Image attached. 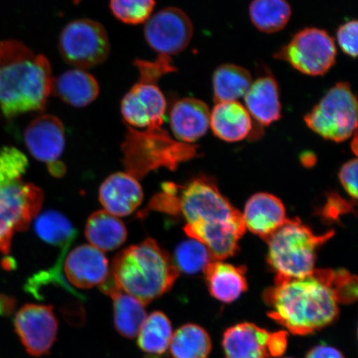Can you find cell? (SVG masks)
<instances>
[{
    "instance_id": "obj_1",
    "label": "cell",
    "mask_w": 358,
    "mask_h": 358,
    "mask_svg": "<svg viewBox=\"0 0 358 358\" xmlns=\"http://www.w3.org/2000/svg\"><path fill=\"white\" fill-rule=\"evenodd\" d=\"M157 211L182 216L185 231L204 245L213 261L234 256L245 231L243 214L219 191L212 179L199 177L185 186L167 182L141 213Z\"/></svg>"
},
{
    "instance_id": "obj_2",
    "label": "cell",
    "mask_w": 358,
    "mask_h": 358,
    "mask_svg": "<svg viewBox=\"0 0 358 358\" xmlns=\"http://www.w3.org/2000/svg\"><path fill=\"white\" fill-rule=\"evenodd\" d=\"M335 271L317 270L302 278L276 275L275 285L264 294L268 315L291 334L319 332L338 319L334 289Z\"/></svg>"
},
{
    "instance_id": "obj_3",
    "label": "cell",
    "mask_w": 358,
    "mask_h": 358,
    "mask_svg": "<svg viewBox=\"0 0 358 358\" xmlns=\"http://www.w3.org/2000/svg\"><path fill=\"white\" fill-rule=\"evenodd\" d=\"M52 82L46 57L16 40L0 42V110L6 118L43 110Z\"/></svg>"
},
{
    "instance_id": "obj_4",
    "label": "cell",
    "mask_w": 358,
    "mask_h": 358,
    "mask_svg": "<svg viewBox=\"0 0 358 358\" xmlns=\"http://www.w3.org/2000/svg\"><path fill=\"white\" fill-rule=\"evenodd\" d=\"M178 275L169 252L151 238L116 255L110 273L116 288L145 306L171 289Z\"/></svg>"
},
{
    "instance_id": "obj_5",
    "label": "cell",
    "mask_w": 358,
    "mask_h": 358,
    "mask_svg": "<svg viewBox=\"0 0 358 358\" xmlns=\"http://www.w3.org/2000/svg\"><path fill=\"white\" fill-rule=\"evenodd\" d=\"M29 161L16 148L0 150V252H10L12 239L16 231L28 229L38 216L43 201V192L22 177Z\"/></svg>"
},
{
    "instance_id": "obj_6",
    "label": "cell",
    "mask_w": 358,
    "mask_h": 358,
    "mask_svg": "<svg viewBox=\"0 0 358 358\" xmlns=\"http://www.w3.org/2000/svg\"><path fill=\"white\" fill-rule=\"evenodd\" d=\"M122 150L124 168L136 179L160 168L176 170L181 163L198 156L196 145L173 140L162 127L145 131L128 127Z\"/></svg>"
},
{
    "instance_id": "obj_7",
    "label": "cell",
    "mask_w": 358,
    "mask_h": 358,
    "mask_svg": "<svg viewBox=\"0 0 358 358\" xmlns=\"http://www.w3.org/2000/svg\"><path fill=\"white\" fill-rule=\"evenodd\" d=\"M334 236V231L317 235L299 219H287L266 240L268 262L277 275L302 278L315 270L316 252Z\"/></svg>"
},
{
    "instance_id": "obj_8",
    "label": "cell",
    "mask_w": 358,
    "mask_h": 358,
    "mask_svg": "<svg viewBox=\"0 0 358 358\" xmlns=\"http://www.w3.org/2000/svg\"><path fill=\"white\" fill-rule=\"evenodd\" d=\"M313 132L325 140L343 142L357 132V101L350 85L338 83L304 116Z\"/></svg>"
},
{
    "instance_id": "obj_9",
    "label": "cell",
    "mask_w": 358,
    "mask_h": 358,
    "mask_svg": "<svg viewBox=\"0 0 358 358\" xmlns=\"http://www.w3.org/2000/svg\"><path fill=\"white\" fill-rule=\"evenodd\" d=\"M337 56L334 40L325 30L303 29L275 53L299 73L320 77L332 69Z\"/></svg>"
},
{
    "instance_id": "obj_10",
    "label": "cell",
    "mask_w": 358,
    "mask_h": 358,
    "mask_svg": "<svg viewBox=\"0 0 358 358\" xmlns=\"http://www.w3.org/2000/svg\"><path fill=\"white\" fill-rule=\"evenodd\" d=\"M59 50L66 64L87 70L103 64L108 57V34L100 22L87 19L75 20L62 31Z\"/></svg>"
},
{
    "instance_id": "obj_11",
    "label": "cell",
    "mask_w": 358,
    "mask_h": 358,
    "mask_svg": "<svg viewBox=\"0 0 358 358\" xmlns=\"http://www.w3.org/2000/svg\"><path fill=\"white\" fill-rule=\"evenodd\" d=\"M144 34L149 46L160 55L171 57L189 46L194 26L185 11L176 7L163 8L145 22Z\"/></svg>"
},
{
    "instance_id": "obj_12",
    "label": "cell",
    "mask_w": 358,
    "mask_h": 358,
    "mask_svg": "<svg viewBox=\"0 0 358 358\" xmlns=\"http://www.w3.org/2000/svg\"><path fill=\"white\" fill-rule=\"evenodd\" d=\"M15 332L31 356L46 355L57 338L58 322L52 306L29 303L15 317Z\"/></svg>"
},
{
    "instance_id": "obj_13",
    "label": "cell",
    "mask_w": 358,
    "mask_h": 358,
    "mask_svg": "<svg viewBox=\"0 0 358 358\" xmlns=\"http://www.w3.org/2000/svg\"><path fill=\"white\" fill-rule=\"evenodd\" d=\"M167 101L158 83L138 80L125 94L120 110L128 127L147 129L162 127Z\"/></svg>"
},
{
    "instance_id": "obj_14",
    "label": "cell",
    "mask_w": 358,
    "mask_h": 358,
    "mask_svg": "<svg viewBox=\"0 0 358 358\" xmlns=\"http://www.w3.org/2000/svg\"><path fill=\"white\" fill-rule=\"evenodd\" d=\"M24 141L36 159L48 165L55 163L65 148L64 124L55 115H40L25 129Z\"/></svg>"
},
{
    "instance_id": "obj_15",
    "label": "cell",
    "mask_w": 358,
    "mask_h": 358,
    "mask_svg": "<svg viewBox=\"0 0 358 358\" xmlns=\"http://www.w3.org/2000/svg\"><path fill=\"white\" fill-rule=\"evenodd\" d=\"M64 271L70 283L80 289L101 286L110 273L104 253L92 245H80L71 252L66 259Z\"/></svg>"
},
{
    "instance_id": "obj_16",
    "label": "cell",
    "mask_w": 358,
    "mask_h": 358,
    "mask_svg": "<svg viewBox=\"0 0 358 358\" xmlns=\"http://www.w3.org/2000/svg\"><path fill=\"white\" fill-rule=\"evenodd\" d=\"M272 333L252 323L228 328L222 337L225 358H271Z\"/></svg>"
},
{
    "instance_id": "obj_17",
    "label": "cell",
    "mask_w": 358,
    "mask_h": 358,
    "mask_svg": "<svg viewBox=\"0 0 358 358\" xmlns=\"http://www.w3.org/2000/svg\"><path fill=\"white\" fill-rule=\"evenodd\" d=\"M209 107L203 101L187 97L178 101L170 111L169 122L178 141L191 144L205 136L210 127Z\"/></svg>"
},
{
    "instance_id": "obj_18",
    "label": "cell",
    "mask_w": 358,
    "mask_h": 358,
    "mask_svg": "<svg viewBox=\"0 0 358 358\" xmlns=\"http://www.w3.org/2000/svg\"><path fill=\"white\" fill-rule=\"evenodd\" d=\"M99 198L105 211L115 217H125L141 205L144 194L136 178L127 173H116L102 183Z\"/></svg>"
},
{
    "instance_id": "obj_19",
    "label": "cell",
    "mask_w": 358,
    "mask_h": 358,
    "mask_svg": "<svg viewBox=\"0 0 358 358\" xmlns=\"http://www.w3.org/2000/svg\"><path fill=\"white\" fill-rule=\"evenodd\" d=\"M243 214L245 229L266 240L287 221L285 206L277 196L259 192L250 198Z\"/></svg>"
},
{
    "instance_id": "obj_20",
    "label": "cell",
    "mask_w": 358,
    "mask_h": 358,
    "mask_svg": "<svg viewBox=\"0 0 358 358\" xmlns=\"http://www.w3.org/2000/svg\"><path fill=\"white\" fill-rule=\"evenodd\" d=\"M244 99L250 116L264 127H268L280 119L279 85L272 76H264L252 82Z\"/></svg>"
},
{
    "instance_id": "obj_21",
    "label": "cell",
    "mask_w": 358,
    "mask_h": 358,
    "mask_svg": "<svg viewBox=\"0 0 358 358\" xmlns=\"http://www.w3.org/2000/svg\"><path fill=\"white\" fill-rule=\"evenodd\" d=\"M210 127L220 140L241 141L252 132V116L239 101L217 102L210 115Z\"/></svg>"
},
{
    "instance_id": "obj_22",
    "label": "cell",
    "mask_w": 358,
    "mask_h": 358,
    "mask_svg": "<svg viewBox=\"0 0 358 358\" xmlns=\"http://www.w3.org/2000/svg\"><path fill=\"white\" fill-rule=\"evenodd\" d=\"M210 294L217 301L232 303L248 289L244 267L213 261L204 268Z\"/></svg>"
},
{
    "instance_id": "obj_23",
    "label": "cell",
    "mask_w": 358,
    "mask_h": 358,
    "mask_svg": "<svg viewBox=\"0 0 358 358\" xmlns=\"http://www.w3.org/2000/svg\"><path fill=\"white\" fill-rule=\"evenodd\" d=\"M97 80L86 70L71 69L53 79L52 93L74 107L87 106L99 96Z\"/></svg>"
},
{
    "instance_id": "obj_24",
    "label": "cell",
    "mask_w": 358,
    "mask_h": 358,
    "mask_svg": "<svg viewBox=\"0 0 358 358\" xmlns=\"http://www.w3.org/2000/svg\"><path fill=\"white\" fill-rule=\"evenodd\" d=\"M85 234L89 243L102 252L120 248L127 238L124 224L117 217L102 210L89 217Z\"/></svg>"
},
{
    "instance_id": "obj_25",
    "label": "cell",
    "mask_w": 358,
    "mask_h": 358,
    "mask_svg": "<svg viewBox=\"0 0 358 358\" xmlns=\"http://www.w3.org/2000/svg\"><path fill=\"white\" fill-rule=\"evenodd\" d=\"M106 294L113 301L116 330L124 338H136L147 317L144 304L116 287L111 288Z\"/></svg>"
},
{
    "instance_id": "obj_26",
    "label": "cell",
    "mask_w": 358,
    "mask_h": 358,
    "mask_svg": "<svg viewBox=\"0 0 358 358\" xmlns=\"http://www.w3.org/2000/svg\"><path fill=\"white\" fill-rule=\"evenodd\" d=\"M252 82L250 71L243 66L227 64L217 67L213 77L215 101H237L245 95Z\"/></svg>"
},
{
    "instance_id": "obj_27",
    "label": "cell",
    "mask_w": 358,
    "mask_h": 358,
    "mask_svg": "<svg viewBox=\"0 0 358 358\" xmlns=\"http://www.w3.org/2000/svg\"><path fill=\"white\" fill-rule=\"evenodd\" d=\"M213 343L208 331L195 324H187L173 334L169 351L173 358H208Z\"/></svg>"
},
{
    "instance_id": "obj_28",
    "label": "cell",
    "mask_w": 358,
    "mask_h": 358,
    "mask_svg": "<svg viewBox=\"0 0 358 358\" xmlns=\"http://www.w3.org/2000/svg\"><path fill=\"white\" fill-rule=\"evenodd\" d=\"M249 15L259 31L275 34L288 24L292 10L287 0H252Z\"/></svg>"
},
{
    "instance_id": "obj_29",
    "label": "cell",
    "mask_w": 358,
    "mask_h": 358,
    "mask_svg": "<svg viewBox=\"0 0 358 358\" xmlns=\"http://www.w3.org/2000/svg\"><path fill=\"white\" fill-rule=\"evenodd\" d=\"M138 335L141 350L149 355H164L173 337L171 322L163 312H154L146 317Z\"/></svg>"
},
{
    "instance_id": "obj_30",
    "label": "cell",
    "mask_w": 358,
    "mask_h": 358,
    "mask_svg": "<svg viewBox=\"0 0 358 358\" xmlns=\"http://www.w3.org/2000/svg\"><path fill=\"white\" fill-rule=\"evenodd\" d=\"M36 234L45 243L69 249L77 236L73 224L64 214L52 211L44 212L37 217L34 224Z\"/></svg>"
},
{
    "instance_id": "obj_31",
    "label": "cell",
    "mask_w": 358,
    "mask_h": 358,
    "mask_svg": "<svg viewBox=\"0 0 358 358\" xmlns=\"http://www.w3.org/2000/svg\"><path fill=\"white\" fill-rule=\"evenodd\" d=\"M174 264L179 271L187 274H196L204 271L206 266L213 262L211 255L206 246L199 241L190 239L179 245L174 254Z\"/></svg>"
},
{
    "instance_id": "obj_32",
    "label": "cell",
    "mask_w": 358,
    "mask_h": 358,
    "mask_svg": "<svg viewBox=\"0 0 358 358\" xmlns=\"http://www.w3.org/2000/svg\"><path fill=\"white\" fill-rule=\"evenodd\" d=\"M155 0H110V8L116 19L127 24H140L150 19Z\"/></svg>"
},
{
    "instance_id": "obj_33",
    "label": "cell",
    "mask_w": 358,
    "mask_h": 358,
    "mask_svg": "<svg viewBox=\"0 0 358 358\" xmlns=\"http://www.w3.org/2000/svg\"><path fill=\"white\" fill-rule=\"evenodd\" d=\"M134 66L137 67L140 78L138 80H148L158 83L163 76L177 71L172 64L171 57L160 55L153 62L136 60Z\"/></svg>"
},
{
    "instance_id": "obj_34",
    "label": "cell",
    "mask_w": 358,
    "mask_h": 358,
    "mask_svg": "<svg viewBox=\"0 0 358 358\" xmlns=\"http://www.w3.org/2000/svg\"><path fill=\"white\" fill-rule=\"evenodd\" d=\"M334 289L338 303H352L357 297V280L347 271H335Z\"/></svg>"
},
{
    "instance_id": "obj_35",
    "label": "cell",
    "mask_w": 358,
    "mask_h": 358,
    "mask_svg": "<svg viewBox=\"0 0 358 358\" xmlns=\"http://www.w3.org/2000/svg\"><path fill=\"white\" fill-rule=\"evenodd\" d=\"M357 29L356 20H350L339 27L337 41L342 51L349 57H357Z\"/></svg>"
},
{
    "instance_id": "obj_36",
    "label": "cell",
    "mask_w": 358,
    "mask_h": 358,
    "mask_svg": "<svg viewBox=\"0 0 358 358\" xmlns=\"http://www.w3.org/2000/svg\"><path fill=\"white\" fill-rule=\"evenodd\" d=\"M340 182L352 198H357V159H353L343 165L339 173Z\"/></svg>"
},
{
    "instance_id": "obj_37",
    "label": "cell",
    "mask_w": 358,
    "mask_h": 358,
    "mask_svg": "<svg viewBox=\"0 0 358 358\" xmlns=\"http://www.w3.org/2000/svg\"><path fill=\"white\" fill-rule=\"evenodd\" d=\"M351 209V204L340 198L339 196L333 194L330 196L322 214L325 218L336 219L343 213L350 212Z\"/></svg>"
},
{
    "instance_id": "obj_38",
    "label": "cell",
    "mask_w": 358,
    "mask_h": 358,
    "mask_svg": "<svg viewBox=\"0 0 358 358\" xmlns=\"http://www.w3.org/2000/svg\"><path fill=\"white\" fill-rule=\"evenodd\" d=\"M306 358H346L341 351L332 346L320 344L310 349Z\"/></svg>"
},
{
    "instance_id": "obj_39",
    "label": "cell",
    "mask_w": 358,
    "mask_h": 358,
    "mask_svg": "<svg viewBox=\"0 0 358 358\" xmlns=\"http://www.w3.org/2000/svg\"><path fill=\"white\" fill-rule=\"evenodd\" d=\"M15 299L4 295H0V315H10L13 310H15Z\"/></svg>"
},
{
    "instance_id": "obj_40",
    "label": "cell",
    "mask_w": 358,
    "mask_h": 358,
    "mask_svg": "<svg viewBox=\"0 0 358 358\" xmlns=\"http://www.w3.org/2000/svg\"><path fill=\"white\" fill-rule=\"evenodd\" d=\"M48 171L55 177H62L66 173V166L61 161H57L50 165H48Z\"/></svg>"
},
{
    "instance_id": "obj_41",
    "label": "cell",
    "mask_w": 358,
    "mask_h": 358,
    "mask_svg": "<svg viewBox=\"0 0 358 358\" xmlns=\"http://www.w3.org/2000/svg\"><path fill=\"white\" fill-rule=\"evenodd\" d=\"M145 358H165L164 355H147Z\"/></svg>"
},
{
    "instance_id": "obj_42",
    "label": "cell",
    "mask_w": 358,
    "mask_h": 358,
    "mask_svg": "<svg viewBox=\"0 0 358 358\" xmlns=\"http://www.w3.org/2000/svg\"><path fill=\"white\" fill-rule=\"evenodd\" d=\"M82 0H74L75 3H79Z\"/></svg>"
},
{
    "instance_id": "obj_43",
    "label": "cell",
    "mask_w": 358,
    "mask_h": 358,
    "mask_svg": "<svg viewBox=\"0 0 358 358\" xmlns=\"http://www.w3.org/2000/svg\"><path fill=\"white\" fill-rule=\"evenodd\" d=\"M286 358H291V357H286Z\"/></svg>"
}]
</instances>
